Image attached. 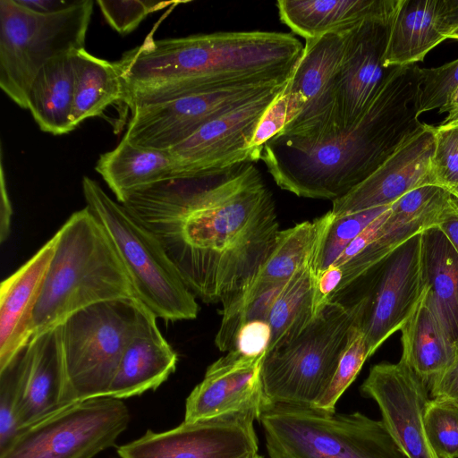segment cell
I'll use <instances>...</instances> for the list:
<instances>
[{"mask_svg":"<svg viewBox=\"0 0 458 458\" xmlns=\"http://www.w3.org/2000/svg\"><path fill=\"white\" fill-rule=\"evenodd\" d=\"M319 264L320 255L283 284L267 318L271 340L267 352L293 340L316 316L315 292Z\"/></svg>","mask_w":458,"mask_h":458,"instance_id":"4dcf8cb0","label":"cell"},{"mask_svg":"<svg viewBox=\"0 0 458 458\" xmlns=\"http://www.w3.org/2000/svg\"><path fill=\"white\" fill-rule=\"evenodd\" d=\"M458 123V121H457L456 123ZM453 124H454V123H453Z\"/></svg>","mask_w":458,"mask_h":458,"instance_id":"f5cc1de1","label":"cell"},{"mask_svg":"<svg viewBox=\"0 0 458 458\" xmlns=\"http://www.w3.org/2000/svg\"><path fill=\"white\" fill-rule=\"evenodd\" d=\"M344 41V32L306 40L302 55L285 87L302 95L306 104L278 134L307 138L327 125L335 106V81L343 60Z\"/></svg>","mask_w":458,"mask_h":458,"instance_id":"ffe728a7","label":"cell"},{"mask_svg":"<svg viewBox=\"0 0 458 458\" xmlns=\"http://www.w3.org/2000/svg\"><path fill=\"white\" fill-rule=\"evenodd\" d=\"M451 193L437 185L415 189L394 201L373 241L339 267L343 280L331 300L384 263L414 236L437 227Z\"/></svg>","mask_w":458,"mask_h":458,"instance_id":"ac0fdd59","label":"cell"},{"mask_svg":"<svg viewBox=\"0 0 458 458\" xmlns=\"http://www.w3.org/2000/svg\"><path fill=\"white\" fill-rule=\"evenodd\" d=\"M271 340V328L266 321L252 320L239 329L234 349L247 357L264 356Z\"/></svg>","mask_w":458,"mask_h":458,"instance_id":"60d3db41","label":"cell"},{"mask_svg":"<svg viewBox=\"0 0 458 458\" xmlns=\"http://www.w3.org/2000/svg\"><path fill=\"white\" fill-rule=\"evenodd\" d=\"M55 247L36 306L32 338L91 305L138 296L112 241L88 207L54 234Z\"/></svg>","mask_w":458,"mask_h":458,"instance_id":"277c9868","label":"cell"},{"mask_svg":"<svg viewBox=\"0 0 458 458\" xmlns=\"http://www.w3.org/2000/svg\"><path fill=\"white\" fill-rule=\"evenodd\" d=\"M419 114L440 109L458 88V59L438 67L420 68Z\"/></svg>","mask_w":458,"mask_h":458,"instance_id":"74e56055","label":"cell"},{"mask_svg":"<svg viewBox=\"0 0 458 458\" xmlns=\"http://www.w3.org/2000/svg\"><path fill=\"white\" fill-rule=\"evenodd\" d=\"M434 138L435 126L423 123L370 176L333 201L335 217L390 206L415 189L437 185L431 162Z\"/></svg>","mask_w":458,"mask_h":458,"instance_id":"e0dca14e","label":"cell"},{"mask_svg":"<svg viewBox=\"0 0 458 458\" xmlns=\"http://www.w3.org/2000/svg\"><path fill=\"white\" fill-rule=\"evenodd\" d=\"M360 390L377 403L383 423L408 458H438L424 428L428 386L403 360L372 366Z\"/></svg>","mask_w":458,"mask_h":458,"instance_id":"2e32d148","label":"cell"},{"mask_svg":"<svg viewBox=\"0 0 458 458\" xmlns=\"http://www.w3.org/2000/svg\"><path fill=\"white\" fill-rule=\"evenodd\" d=\"M398 0H279V18L305 40L341 33L370 19H389Z\"/></svg>","mask_w":458,"mask_h":458,"instance_id":"d4e9b609","label":"cell"},{"mask_svg":"<svg viewBox=\"0 0 458 458\" xmlns=\"http://www.w3.org/2000/svg\"><path fill=\"white\" fill-rule=\"evenodd\" d=\"M93 1H73L51 13L0 0V87L20 107L34 78L48 62L85 48Z\"/></svg>","mask_w":458,"mask_h":458,"instance_id":"52a82bcc","label":"cell"},{"mask_svg":"<svg viewBox=\"0 0 458 458\" xmlns=\"http://www.w3.org/2000/svg\"><path fill=\"white\" fill-rule=\"evenodd\" d=\"M20 4L27 9L39 13H51L61 11L72 4L73 1H59V0H17Z\"/></svg>","mask_w":458,"mask_h":458,"instance_id":"7dc6e473","label":"cell"},{"mask_svg":"<svg viewBox=\"0 0 458 458\" xmlns=\"http://www.w3.org/2000/svg\"><path fill=\"white\" fill-rule=\"evenodd\" d=\"M330 211L312 220L280 231L276 245L252 282L223 305L222 315L237 310L247 301L276 284L288 281L317 256L321 257L327 233L334 219Z\"/></svg>","mask_w":458,"mask_h":458,"instance_id":"cb8c5ba5","label":"cell"},{"mask_svg":"<svg viewBox=\"0 0 458 458\" xmlns=\"http://www.w3.org/2000/svg\"><path fill=\"white\" fill-rule=\"evenodd\" d=\"M437 227L446 235L458 253V201L452 195Z\"/></svg>","mask_w":458,"mask_h":458,"instance_id":"ee69618b","label":"cell"},{"mask_svg":"<svg viewBox=\"0 0 458 458\" xmlns=\"http://www.w3.org/2000/svg\"><path fill=\"white\" fill-rule=\"evenodd\" d=\"M440 29L446 38L458 28V0H437Z\"/></svg>","mask_w":458,"mask_h":458,"instance_id":"f6af8a7d","label":"cell"},{"mask_svg":"<svg viewBox=\"0 0 458 458\" xmlns=\"http://www.w3.org/2000/svg\"><path fill=\"white\" fill-rule=\"evenodd\" d=\"M401 331V360L429 386L453 361L454 342L427 305L425 293Z\"/></svg>","mask_w":458,"mask_h":458,"instance_id":"f546056e","label":"cell"},{"mask_svg":"<svg viewBox=\"0 0 458 458\" xmlns=\"http://www.w3.org/2000/svg\"><path fill=\"white\" fill-rule=\"evenodd\" d=\"M390 206L334 217L322 247L318 274L334 265L346 247Z\"/></svg>","mask_w":458,"mask_h":458,"instance_id":"8d00e7d4","label":"cell"},{"mask_svg":"<svg viewBox=\"0 0 458 458\" xmlns=\"http://www.w3.org/2000/svg\"><path fill=\"white\" fill-rule=\"evenodd\" d=\"M448 38L457 39L458 40V28L454 30L448 37Z\"/></svg>","mask_w":458,"mask_h":458,"instance_id":"f907efd6","label":"cell"},{"mask_svg":"<svg viewBox=\"0 0 458 458\" xmlns=\"http://www.w3.org/2000/svg\"><path fill=\"white\" fill-rule=\"evenodd\" d=\"M266 446L269 458H297L293 454L288 452L273 437L265 435Z\"/></svg>","mask_w":458,"mask_h":458,"instance_id":"c3c4849f","label":"cell"},{"mask_svg":"<svg viewBox=\"0 0 458 458\" xmlns=\"http://www.w3.org/2000/svg\"><path fill=\"white\" fill-rule=\"evenodd\" d=\"M265 435L297 458H408L382 420L283 404L266 407Z\"/></svg>","mask_w":458,"mask_h":458,"instance_id":"9c48e42d","label":"cell"},{"mask_svg":"<svg viewBox=\"0 0 458 458\" xmlns=\"http://www.w3.org/2000/svg\"><path fill=\"white\" fill-rule=\"evenodd\" d=\"M86 204L104 227L130 275L139 301L157 318H197L199 307L157 237L94 180L81 182Z\"/></svg>","mask_w":458,"mask_h":458,"instance_id":"8992f818","label":"cell"},{"mask_svg":"<svg viewBox=\"0 0 458 458\" xmlns=\"http://www.w3.org/2000/svg\"><path fill=\"white\" fill-rule=\"evenodd\" d=\"M288 81L242 83L138 107L131 111L123 139L139 147L168 150L209 121Z\"/></svg>","mask_w":458,"mask_h":458,"instance_id":"8fae6325","label":"cell"},{"mask_svg":"<svg viewBox=\"0 0 458 458\" xmlns=\"http://www.w3.org/2000/svg\"><path fill=\"white\" fill-rule=\"evenodd\" d=\"M23 349L0 369V452L19 433L18 412L21 397Z\"/></svg>","mask_w":458,"mask_h":458,"instance_id":"e575fe53","label":"cell"},{"mask_svg":"<svg viewBox=\"0 0 458 458\" xmlns=\"http://www.w3.org/2000/svg\"><path fill=\"white\" fill-rule=\"evenodd\" d=\"M437 4V0H398L383 56L386 68L416 64L446 39L439 26Z\"/></svg>","mask_w":458,"mask_h":458,"instance_id":"4316f807","label":"cell"},{"mask_svg":"<svg viewBox=\"0 0 458 458\" xmlns=\"http://www.w3.org/2000/svg\"><path fill=\"white\" fill-rule=\"evenodd\" d=\"M142 306L133 299L104 301L77 311L58 326L68 405L106 396L138 329Z\"/></svg>","mask_w":458,"mask_h":458,"instance_id":"ba28073f","label":"cell"},{"mask_svg":"<svg viewBox=\"0 0 458 458\" xmlns=\"http://www.w3.org/2000/svg\"><path fill=\"white\" fill-rule=\"evenodd\" d=\"M369 357L365 336L358 324L352 329L350 341L339 360L333 379L316 409L335 412L338 399L354 381L364 362Z\"/></svg>","mask_w":458,"mask_h":458,"instance_id":"836d02e7","label":"cell"},{"mask_svg":"<svg viewBox=\"0 0 458 458\" xmlns=\"http://www.w3.org/2000/svg\"><path fill=\"white\" fill-rule=\"evenodd\" d=\"M358 301H327L293 340L267 352L261 363L269 404L314 408L328 388L360 315Z\"/></svg>","mask_w":458,"mask_h":458,"instance_id":"5b68a950","label":"cell"},{"mask_svg":"<svg viewBox=\"0 0 458 458\" xmlns=\"http://www.w3.org/2000/svg\"><path fill=\"white\" fill-rule=\"evenodd\" d=\"M13 216L12 203L8 195L3 162L1 161V201H0V240L4 242L11 232V222Z\"/></svg>","mask_w":458,"mask_h":458,"instance_id":"bcb514c9","label":"cell"},{"mask_svg":"<svg viewBox=\"0 0 458 458\" xmlns=\"http://www.w3.org/2000/svg\"><path fill=\"white\" fill-rule=\"evenodd\" d=\"M372 291L359 300L358 326L369 357L394 333L401 330L426 291L421 263V233L414 236L381 264Z\"/></svg>","mask_w":458,"mask_h":458,"instance_id":"9a60e30c","label":"cell"},{"mask_svg":"<svg viewBox=\"0 0 458 458\" xmlns=\"http://www.w3.org/2000/svg\"><path fill=\"white\" fill-rule=\"evenodd\" d=\"M55 238L49 239L0 286V369L32 339V325Z\"/></svg>","mask_w":458,"mask_h":458,"instance_id":"44dd1931","label":"cell"},{"mask_svg":"<svg viewBox=\"0 0 458 458\" xmlns=\"http://www.w3.org/2000/svg\"><path fill=\"white\" fill-rule=\"evenodd\" d=\"M95 169L121 203L136 191L175 179V166L167 150L139 147L123 139L100 155Z\"/></svg>","mask_w":458,"mask_h":458,"instance_id":"83f0119b","label":"cell"},{"mask_svg":"<svg viewBox=\"0 0 458 458\" xmlns=\"http://www.w3.org/2000/svg\"><path fill=\"white\" fill-rule=\"evenodd\" d=\"M253 411L182 421L164 432L148 430L117 448L120 458H247L258 454Z\"/></svg>","mask_w":458,"mask_h":458,"instance_id":"7c38bea8","label":"cell"},{"mask_svg":"<svg viewBox=\"0 0 458 458\" xmlns=\"http://www.w3.org/2000/svg\"><path fill=\"white\" fill-rule=\"evenodd\" d=\"M432 398H445L458 403V340L454 342V357L448 368L429 386Z\"/></svg>","mask_w":458,"mask_h":458,"instance_id":"b9f144b4","label":"cell"},{"mask_svg":"<svg viewBox=\"0 0 458 458\" xmlns=\"http://www.w3.org/2000/svg\"><path fill=\"white\" fill-rule=\"evenodd\" d=\"M427 439L438 458H458V403L429 399L424 413Z\"/></svg>","mask_w":458,"mask_h":458,"instance_id":"d6a6232c","label":"cell"},{"mask_svg":"<svg viewBox=\"0 0 458 458\" xmlns=\"http://www.w3.org/2000/svg\"><path fill=\"white\" fill-rule=\"evenodd\" d=\"M157 317L144 305L137 331L119 362L106 396L125 399L160 386L174 372L177 353L162 335Z\"/></svg>","mask_w":458,"mask_h":458,"instance_id":"603a6c76","label":"cell"},{"mask_svg":"<svg viewBox=\"0 0 458 458\" xmlns=\"http://www.w3.org/2000/svg\"><path fill=\"white\" fill-rule=\"evenodd\" d=\"M247 458H264V457H263V456H261V455H259V454H256L251 455V456H249V457H247Z\"/></svg>","mask_w":458,"mask_h":458,"instance_id":"816d5d0a","label":"cell"},{"mask_svg":"<svg viewBox=\"0 0 458 458\" xmlns=\"http://www.w3.org/2000/svg\"><path fill=\"white\" fill-rule=\"evenodd\" d=\"M74 103L73 120L100 115L108 106L122 100L123 86L114 63L97 57L85 48L72 55Z\"/></svg>","mask_w":458,"mask_h":458,"instance_id":"1f68e13d","label":"cell"},{"mask_svg":"<svg viewBox=\"0 0 458 458\" xmlns=\"http://www.w3.org/2000/svg\"><path fill=\"white\" fill-rule=\"evenodd\" d=\"M72 55L45 64L31 82L27 95V109L35 122L41 131L53 135L66 134L77 127L73 120Z\"/></svg>","mask_w":458,"mask_h":458,"instance_id":"f1b7e54d","label":"cell"},{"mask_svg":"<svg viewBox=\"0 0 458 458\" xmlns=\"http://www.w3.org/2000/svg\"><path fill=\"white\" fill-rule=\"evenodd\" d=\"M305 104L302 95L284 89L264 113L252 137L250 145L252 162L260 160L265 144L297 117Z\"/></svg>","mask_w":458,"mask_h":458,"instance_id":"d590c367","label":"cell"},{"mask_svg":"<svg viewBox=\"0 0 458 458\" xmlns=\"http://www.w3.org/2000/svg\"><path fill=\"white\" fill-rule=\"evenodd\" d=\"M287 83L216 117L168 149L175 166V179L202 176L253 163L250 148L252 137L264 113Z\"/></svg>","mask_w":458,"mask_h":458,"instance_id":"5bb4252c","label":"cell"},{"mask_svg":"<svg viewBox=\"0 0 458 458\" xmlns=\"http://www.w3.org/2000/svg\"><path fill=\"white\" fill-rule=\"evenodd\" d=\"M69 406L59 327L23 348L20 430Z\"/></svg>","mask_w":458,"mask_h":458,"instance_id":"7402d4cb","label":"cell"},{"mask_svg":"<svg viewBox=\"0 0 458 458\" xmlns=\"http://www.w3.org/2000/svg\"><path fill=\"white\" fill-rule=\"evenodd\" d=\"M122 204L157 237L206 303L224 305L245 290L280 233L273 195L250 162L162 182Z\"/></svg>","mask_w":458,"mask_h":458,"instance_id":"6da1fadb","label":"cell"},{"mask_svg":"<svg viewBox=\"0 0 458 458\" xmlns=\"http://www.w3.org/2000/svg\"><path fill=\"white\" fill-rule=\"evenodd\" d=\"M181 3L183 2L148 0L97 1L106 22L122 35L134 30L148 14Z\"/></svg>","mask_w":458,"mask_h":458,"instance_id":"f35d334b","label":"cell"},{"mask_svg":"<svg viewBox=\"0 0 458 458\" xmlns=\"http://www.w3.org/2000/svg\"><path fill=\"white\" fill-rule=\"evenodd\" d=\"M425 301L453 342L458 340V253L446 235L432 227L421 233Z\"/></svg>","mask_w":458,"mask_h":458,"instance_id":"484cf974","label":"cell"},{"mask_svg":"<svg viewBox=\"0 0 458 458\" xmlns=\"http://www.w3.org/2000/svg\"><path fill=\"white\" fill-rule=\"evenodd\" d=\"M420 67H394L352 125L315 139L277 134L260 157L281 189L335 201L381 166L423 123L419 120Z\"/></svg>","mask_w":458,"mask_h":458,"instance_id":"7a4b0ae2","label":"cell"},{"mask_svg":"<svg viewBox=\"0 0 458 458\" xmlns=\"http://www.w3.org/2000/svg\"><path fill=\"white\" fill-rule=\"evenodd\" d=\"M304 46L290 33L221 31L156 40L146 37L114 62L131 110L257 81H288Z\"/></svg>","mask_w":458,"mask_h":458,"instance_id":"3957f363","label":"cell"},{"mask_svg":"<svg viewBox=\"0 0 458 458\" xmlns=\"http://www.w3.org/2000/svg\"><path fill=\"white\" fill-rule=\"evenodd\" d=\"M130 411L120 399H86L24 428L0 458H94L114 445Z\"/></svg>","mask_w":458,"mask_h":458,"instance_id":"30bf717a","label":"cell"},{"mask_svg":"<svg viewBox=\"0 0 458 458\" xmlns=\"http://www.w3.org/2000/svg\"><path fill=\"white\" fill-rule=\"evenodd\" d=\"M264 356L247 357L231 350L213 362L186 399L184 421L240 411H253L259 420L270 405L261 380Z\"/></svg>","mask_w":458,"mask_h":458,"instance_id":"d6986e66","label":"cell"},{"mask_svg":"<svg viewBox=\"0 0 458 458\" xmlns=\"http://www.w3.org/2000/svg\"><path fill=\"white\" fill-rule=\"evenodd\" d=\"M343 280L342 269L332 265L318 275L315 292L317 312L331 300Z\"/></svg>","mask_w":458,"mask_h":458,"instance_id":"7bdbcfd3","label":"cell"},{"mask_svg":"<svg viewBox=\"0 0 458 458\" xmlns=\"http://www.w3.org/2000/svg\"><path fill=\"white\" fill-rule=\"evenodd\" d=\"M391 19L367 20L344 31L331 117L319 132L304 139L341 131L354 124L369 107L394 68L383 65Z\"/></svg>","mask_w":458,"mask_h":458,"instance_id":"4fadbf2b","label":"cell"},{"mask_svg":"<svg viewBox=\"0 0 458 458\" xmlns=\"http://www.w3.org/2000/svg\"><path fill=\"white\" fill-rule=\"evenodd\" d=\"M449 192L458 201V186L452 189Z\"/></svg>","mask_w":458,"mask_h":458,"instance_id":"681fc988","label":"cell"},{"mask_svg":"<svg viewBox=\"0 0 458 458\" xmlns=\"http://www.w3.org/2000/svg\"><path fill=\"white\" fill-rule=\"evenodd\" d=\"M431 162L439 187L450 191L458 186V123L435 126Z\"/></svg>","mask_w":458,"mask_h":458,"instance_id":"ab89813d","label":"cell"}]
</instances>
